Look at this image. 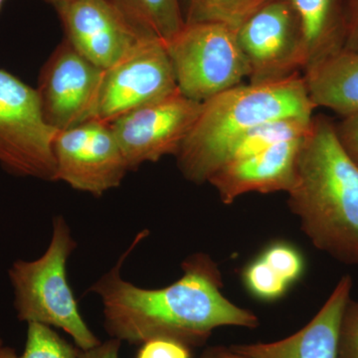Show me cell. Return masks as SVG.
<instances>
[{
	"label": "cell",
	"mask_w": 358,
	"mask_h": 358,
	"mask_svg": "<svg viewBox=\"0 0 358 358\" xmlns=\"http://www.w3.org/2000/svg\"><path fill=\"white\" fill-rule=\"evenodd\" d=\"M145 236L141 232L134 238L114 267L90 288L102 303L110 338L131 345L171 339L192 348L206 343L218 327H259L255 313L224 296L220 268L207 254L188 256L181 265L182 275L164 288H141L124 280L122 265Z\"/></svg>",
	"instance_id": "1"
},
{
	"label": "cell",
	"mask_w": 358,
	"mask_h": 358,
	"mask_svg": "<svg viewBox=\"0 0 358 358\" xmlns=\"http://www.w3.org/2000/svg\"><path fill=\"white\" fill-rule=\"evenodd\" d=\"M289 209L315 248L339 262L358 264V164L336 124L313 115L301 141Z\"/></svg>",
	"instance_id": "2"
},
{
	"label": "cell",
	"mask_w": 358,
	"mask_h": 358,
	"mask_svg": "<svg viewBox=\"0 0 358 358\" xmlns=\"http://www.w3.org/2000/svg\"><path fill=\"white\" fill-rule=\"evenodd\" d=\"M315 109L301 73L233 87L202 103L199 119L176 155L179 171L193 183L207 182L219 155L237 136L274 120L310 119Z\"/></svg>",
	"instance_id": "3"
},
{
	"label": "cell",
	"mask_w": 358,
	"mask_h": 358,
	"mask_svg": "<svg viewBox=\"0 0 358 358\" xmlns=\"http://www.w3.org/2000/svg\"><path fill=\"white\" fill-rule=\"evenodd\" d=\"M76 248L69 224L56 216L46 251L35 260L13 262L8 278L18 320L62 329L78 350H86L101 341L85 322L68 282V260Z\"/></svg>",
	"instance_id": "4"
},
{
	"label": "cell",
	"mask_w": 358,
	"mask_h": 358,
	"mask_svg": "<svg viewBox=\"0 0 358 358\" xmlns=\"http://www.w3.org/2000/svg\"><path fill=\"white\" fill-rule=\"evenodd\" d=\"M237 31L232 26L215 21L185 22L166 42L182 95L203 103L249 78L248 63Z\"/></svg>",
	"instance_id": "5"
},
{
	"label": "cell",
	"mask_w": 358,
	"mask_h": 358,
	"mask_svg": "<svg viewBox=\"0 0 358 358\" xmlns=\"http://www.w3.org/2000/svg\"><path fill=\"white\" fill-rule=\"evenodd\" d=\"M56 133L44 120L36 89L0 69V166L20 178L55 181Z\"/></svg>",
	"instance_id": "6"
},
{
	"label": "cell",
	"mask_w": 358,
	"mask_h": 358,
	"mask_svg": "<svg viewBox=\"0 0 358 358\" xmlns=\"http://www.w3.org/2000/svg\"><path fill=\"white\" fill-rule=\"evenodd\" d=\"M178 91L166 43L145 37L117 61L103 70L95 120L112 122Z\"/></svg>",
	"instance_id": "7"
},
{
	"label": "cell",
	"mask_w": 358,
	"mask_h": 358,
	"mask_svg": "<svg viewBox=\"0 0 358 358\" xmlns=\"http://www.w3.org/2000/svg\"><path fill=\"white\" fill-rule=\"evenodd\" d=\"M55 181L102 196L129 171L109 122L93 120L57 131L53 141Z\"/></svg>",
	"instance_id": "8"
},
{
	"label": "cell",
	"mask_w": 358,
	"mask_h": 358,
	"mask_svg": "<svg viewBox=\"0 0 358 358\" xmlns=\"http://www.w3.org/2000/svg\"><path fill=\"white\" fill-rule=\"evenodd\" d=\"M201 108L178 90L110 122L129 171L178 155Z\"/></svg>",
	"instance_id": "9"
},
{
	"label": "cell",
	"mask_w": 358,
	"mask_h": 358,
	"mask_svg": "<svg viewBox=\"0 0 358 358\" xmlns=\"http://www.w3.org/2000/svg\"><path fill=\"white\" fill-rule=\"evenodd\" d=\"M250 83L277 81L306 69L300 23L288 0H268L238 28Z\"/></svg>",
	"instance_id": "10"
},
{
	"label": "cell",
	"mask_w": 358,
	"mask_h": 358,
	"mask_svg": "<svg viewBox=\"0 0 358 358\" xmlns=\"http://www.w3.org/2000/svg\"><path fill=\"white\" fill-rule=\"evenodd\" d=\"M103 74L63 40L40 70L35 88L47 124L61 131L95 120Z\"/></svg>",
	"instance_id": "11"
},
{
	"label": "cell",
	"mask_w": 358,
	"mask_h": 358,
	"mask_svg": "<svg viewBox=\"0 0 358 358\" xmlns=\"http://www.w3.org/2000/svg\"><path fill=\"white\" fill-rule=\"evenodd\" d=\"M65 39L96 67L106 70L147 36L109 0H72L56 7Z\"/></svg>",
	"instance_id": "12"
},
{
	"label": "cell",
	"mask_w": 358,
	"mask_h": 358,
	"mask_svg": "<svg viewBox=\"0 0 358 358\" xmlns=\"http://www.w3.org/2000/svg\"><path fill=\"white\" fill-rule=\"evenodd\" d=\"M303 138L284 141L258 154L228 162L212 174L207 182L217 190L225 204H232L247 193H288L296 178Z\"/></svg>",
	"instance_id": "13"
},
{
	"label": "cell",
	"mask_w": 358,
	"mask_h": 358,
	"mask_svg": "<svg viewBox=\"0 0 358 358\" xmlns=\"http://www.w3.org/2000/svg\"><path fill=\"white\" fill-rule=\"evenodd\" d=\"M352 289V277L343 275L313 320L288 338L230 348L245 358H338L341 320Z\"/></svg>",
	"instance_id": "14"
},
{
	"label": "cell",
	"mask_w": 358,
	"mask_h": 358,
	"mask_svg": "<svg viewBox=\"0 0 358 358\" xmlns=\"http://www.w3.org/2000/svg\"><path fill=\"white\" fill-rule=\"evenodd\" d=\"M315 108H326L341 117L358 110V52H333L303 72Z\"/></svg>",
	"instance_id": "15"
},
{
	"label": "cell",
	"mask_w": 358,
	"mask_h": 358,
	"mask_svg": "<svg viewBox=\"0 0 358 358\" xmlns=\"http://www.w3.org/2000/svg\"><path fill=\"white\" fill-rule=\"evenodd\" d=\"M288 1L300 23L307 59L306 69L329 54L343 48V36L333 26L334 0Z\"/></svg>",
	"instance_id": "16"
},
{
	"label": "cell",
	"mask_w": 358,
	"mask_h": 358,
	"mask_svg": "<svg viewBox=\"0 0 358 358\" xmlns=\"http://www.w3.org/2000/svg\"><path fill=\"white\" fill-rule=\"evenodd\" d=\"M313 117H284L248 129L224 148L214 173L228 162L258 154L284 141L303 138L310 128Z\"/></svg>",
	"instance_id": "17"
},
{
	"label": "cell",
	"mask_w": 358,
	"mask_h": 358,
	"mask_svg": "<svg viewBox=\"0 0 358 358\" xmlns=\"http://www.w3.org/2000/svg\"><path fill=\"white\" fill-rule=\"evenodd\" d=\"M136 29L169 41L185 25L178 0H109Z\"/></svg>",
	"instance_id": "18"
},
{
	"label": "cell",
	"mask_w": 358,
	"mask_h": 358,
	"mask_svg": "<svg viewBox=\"0 0 358 358\" xmlns=\"http://www.w3.org/2000/svg\"><path fill=\"white\" fill-rule=\"evenodd\" d=\"M0 358H79V350L59 336L53 327L28 322L24 352L0 345Z\"/></svg>",
	"instance_id": "19"
},
{
	"label": "cell",
	"mask_w": 358,
	"mask_h": 358,
	"mask_svg": "<svg viewBox=\"0 0 358 358\" xmlns=\"http://www.w3.org/2000/svg\"><path fill=\"white\" fill-rule=\"evenodd\" d=\"M268 0H188L185 22L215 21L238 28Z\"/></svg>",
	"instance_id": "20"
},
{
	"label": "cell",
	"mask_w": 358,
	"mask_h": 358,
	"mask_svg": "<svg viewBox=\"0 0 358 358\" xmlns=\"http://www.w3.org/2000/svg\"><path fill=\"white\" fill-rule=\"evenodd\" d=\"M243 281L250 293L264 301L281 298L289 287L261 256L245 268Z\"/></svg>",
	"instance_id": "21"
},
{
	"label": "cell",
	"mask_w": 358,
	"mask_h": 358,
	"mask_svg": "<svg viewBox=\"0 0 358 358\" xmlns=\"http://www.w3.org/2000/svg\"><path fill=\"white\" fill-rule=\"evenodd\" d=\"M261 257L289 286L303 274V257L292 245L277 242L264 250Z\"/></svg>",
	"instance_id": "22"
},
{
	"label": "cell",
	"mask_w": 358,
	"mask_h": 358,
	"mask_svg": "<svg viewBox=\"0 0 358 358\" xmlns=\"http://www.w3.org/2000/svg\"><path fill=\"white\" fill-rule=\"evenodd\" d=\"M338 358H358V301L352 299L341 320Z\"/></svg>",
	"instance_id": "23"
},
{
	"label": "cell",
	"mask_w": 358,
	"mask_h": 358,
	"mask_svg": "<svg viewBox=\"0 0 358 358\" xmlns=\"http://www.w3.org/2000/svg\"><path fill=\"white\" fill-rule=\"evenodd\" d=\"M136 358H190V348L171 339H152L141 345Z\"/></svg>",
	"instance_id": "24"
},
{
	"label": "cell",
	"mask_w": 358,
	"mask_h": 358,
	"mask_svg": "<svg viewBox=\"0 0 358 358\" xmlns=\"http://www.w3.org/2000/svg\"><path fill=\"white\" fill-rule=\"evenodd\" d=\"M336 129L341 145L358 164V110L343 117Z\"/></svg>",
	"instance_id": "25"
},
{
	"label": "cell",
	"mask_w": 358,
	"mask_h": 358,
	"mask_svg": "<svg viewBox=\"0 0 358 358\" xmlns=\"http://www.w3.org/2000/svg\"><path fill=\"white\" fill-rule=\"evenodd\" d=\"M343 50L358 52V0H348V10L343 23Z\"/></svg>",
	"instance_id": "26"
},
{
	"label": "cell",
	"mask_w": 358,
	"mask_h": 358,
	"mask_svg": "<svg viewBox=\"0 0 358 358\" xmlns=\"http://www.w3.org/2000/svg\"><path fill=\"white\" fill-rule=\"evenodd\" d=\"M121 346V341L110 338L89 350H79V358H120Z\"/></svg>",
	"instance_id": "27"
},
{
	"label": "cell",
	"mask_w": 358,
	"mask_h": 358,
	"mask_svg": "<svg viewBox=\"0 0 358 358\" xmlns=\"http://www.w3.org/2000/svg\"><path fill=\"white\" fill-rule=\"evenodd\" d=\"M199 358H245L242 355H238L237 352H233L229 348L226 346H212V348H207L206 350Z\"/></svg>",
	"instance_id": "28"
},
{
	"label": "cell",
	"mask_w": 358,
	"mask_h": 358,
	"mask_svg": "<svg viewBox=\"0 0 358 358\" xmlns=\"http://www.w3.org/2000/svg\"><path fill=\"white\" fill-rule=\"evenodd\" d=\"M44 1L48 2V3L55 6L56 8V7L62 6V4L64 3H67V2L72 1V0H44Z\"/></svg>",
	"instance_id": "29"
},
{
	"label": "cell",
	"mask_w": 358,
	"mask_h": 358,
	"mask_svg": "<svg viewBox=\"0 0 358 358\" xmlns=\"http://www.w3.org/2000/svg\"><path fill=\"white\" fill-rule=\"evenodd\" d=\"M4 1H6V0H0V10H1V7L3 6Z\"/></svg>",
	"instance_id": "30"
},
{
	"label": "cell",
	"mask_w": 358,
	"mask_h": 358,
	"mask_svg": "<svg viewBox=\"0 0 358 358\" xmlns=\"http://www.w3.org/2000/svg\"><path fill=\"white\" fill-rule=\"evenodd\" d=\"M3 345V343H2V339H1V338H0V345Z\"/></svg>",
	"instance_id": "31"
}]
</instances>
